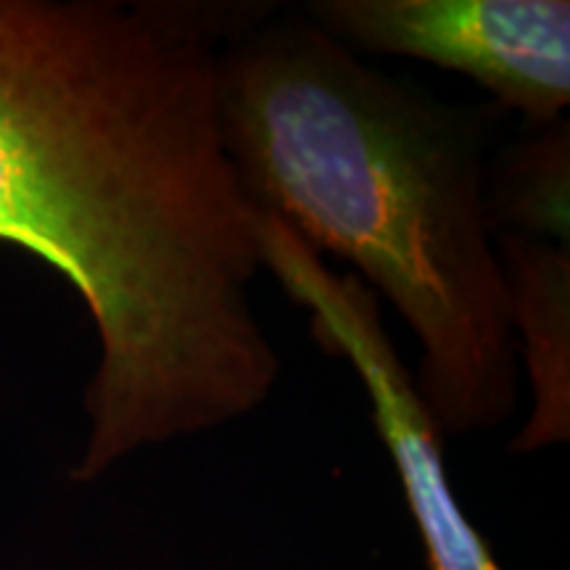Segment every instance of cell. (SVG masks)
I'll return each mask as SVG.
<instances>
[{
    "label": "cell",
    "mask_w": 570,
    "mask_h": 570,
    "mask_svg": "<svg viewBox=\"0 0 570 570\" xmlns=\"http://www.w3.org/2000/svg\"><path fill=\"white\" fill-rule=\"evenodd\" d=\"M246 13L0 0V244L67 277L101 344L80 483L252 415L281 373L254 309L262 212L223 130Z\"/></svg>",
    "instance_id": "1"
},
{
    "label": "cell",
    "mask_w": 570,
    "mask_h": 570,
    "mask_svg": "<svg viewBox=\"0 0 570 570\" xmlns=\"http://www.w3.org/2000/svg\"><path fill=\"white\" fill-rule=\"evenodd\" d=\"M219 71L252 202L389 298L420 344L415 389L441 436L508 423L520 356L479 114L367 67L306 17L248 13Z\"/></svg>",
    "instance_id": "2"
},
{
    "label": "cell",
    "mask_w": 570,
    "mask_h": 570,
    "mask_svg": "<svg viewBox=\"0 0 570 570\" xmlns=\"http://www.w3.org/2000/svg\"><path fill=\"white\" fill-rule=\"evenodd\" d=\"M262 267L309 309L312 336L327 354L346 356L365 386L377 439L394 462L404 502L423 541L428 570H504L470 523L444 465L441 431L420 402L383 325L377 296L356 275H338L288 225L262 214Z\"/></svg>",
    "instance_id": "3"
},
{
    "label": "cell",
    "mask_w": 570,
    "mask_h": 570,
    "mask_svg": "<svg viewBox=\"0 0 570 570\" xmlns=\"http://www.w3.org/2000/svg\"><path fill=\"white\" fill-rule=\"evenodd\" d=\"M304 17L346 48L465 75L525 125L570 104L568 0H317Z\"/></svg>",
    "instance_id": "4"
},
{
    "label": "cell",
    "mask_w": 570,
    "mask_h": 570,
    "mask_svg": "<svg viewBox=\"0 0 570 570\" xmlns=\"http://www.w3.org/2000/svg\"><path fill=\"white\" fill-rule=\"evenodd\" d=\"M510 325L531 377L533 410L510 452L529 454L570 436V246L497 233Z\"/></svg>",
    "instance_id": "5"
},
{
    "label": "cell",
    "mask_w": 570,
    "mask_h": 570,
    "mask_svg": "<svg viewBox=\"0 0 570 570\" xmlns=\"http://www.w3.org/2000/svg\"><path fill=\"white\" fill-rule=\"evenodd\" d=\"M529 135L512 142L487 169V209L497 233L568 244L570 132L562 117L529 125Z\"/></svg>",
    "instance_id": "6"
}]
</instances>
